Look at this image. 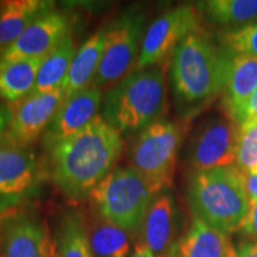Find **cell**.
I'll return each mask as SVG.
<instances>
[{
    "mask_svg": "<svg viewBox=\"0 0 257 257\" xmlns=\"http://www.w3.org/2000/svg\"><path fill=\"white\" fill-rule=\"evenodd\" d=\"M123 146L120 134L98 115L75 136L49 152L54 184L73 200L88 197L113 169Z\"/></svg>",
    "mask_w": 257,
    "mask_h": 257,
    "instance_id": "cell-1",
    "label": "cell"
},
{
    "mask_svg": "<svg viewBox=\"0 0 257 257\" xmlns=\"http://www.w3.org/2000/svg\"><path fill=\"white\" fill-rule=\"evenodd\" d=\"M233 56L201 29L181 41L170 60V82L180 113L198 114L223 93Z\"/></svg>",
    "mask_w": 257,
    "mask_h": 257,
    "instance_id": "cell-2",
    "label": "cell"
},
{
    "mask_svg": "<svg viewBox=\"0 0 257 257\" xmlns=\"http://www.w3.org/2000/svg\"><path fill=\"white\" fill-rule=\"evenodd\" d=\"M166 113L167 85L161 64L127 74L102 100V118L120 135L141 133Z\"/></svg>",
    "mask_w": 257,
    "mask_h": 257,
    "instance_id": "cell-3",
    "label": "cell"
},
{
    "mask_svg": "<svg viewBox=\"0 0 257 257\" xmlns=\"http://www.w3.org/2000/svg\"><path fill=\"white\" fill-rule=\"evenodd\" d=\"M187 199L195 217L225 234L239 231L249 208V197L236 167L194 172Z\"/></svg>",
    "mask_w": 257,
    "mask_h": 257,
    "instance_id": "cell-4",
    "label": "cell"
},
{
    "mask_svg": "<svg viewBox=\"0 0 257 257\" xmlns=\"http://www.w3.org/2000/svg\"><path fill=\"white\" fill-rule=\"evenodd\" d=\"M156 194L149 182L128 167L112 169L88 197L102 219L125 231H136Z\"/></svg>",
    "mask_w": 257,
    "mask_h": 257,
    "instance_id": "cell-5",
    "label": "cell"
},
{
    "mask_svg": "<svg viewBox=\"0 0 257 257\" xmlns=\"http://www.w3.org/2000/svg\"><path fill=\"white\" fill-rule=\"evenodd\" d=\"M182 137V127L178 123L162 119L138 133L128 147L131 167L156 193L172 187Z\"/></svg>",
    "mask_w": 257,
    "mask_h": 257,
    "instance_id": "cell-6",
    "label": "cell"
},
{
    "mask_svg": "<svg viewBox=\"0 0 257 257\" xmlns=\"http://www.w3.org/2000/svg\"><path fill=\"white\" fill-rule=\"evenodd\" d=\"M48 172L30 147L0 142V217L37 197Z\"/></svg>",
    "mask_w": 257,
    "mask_h": 257,
    "instance_id": "cell-7",
    "label": "cell"
},
{
    "mask_svg": "<svg viewBox=\"0 0 257 257\" xmlns=\"http://www.w3.org/2000/svg\"><path fill=\"white\" fill-rule=\"evenodd\" d=\"M146 15L130 8L107 28L105 48L93 86L99 89L125 78L134 63H137L146 29Z\"/></svg>",
    "mask_w": 257,
    "mask_h": 257,
    "instance_id": "cell-8",
    "label": "cell"
},
{
    "mask_svg": "<svg viewBox=\"0 0 257 257\" xmlns=\"http://www.w3.org/2000/svg\"><path fill=\"white\" fill-rule=\"evenodd\" d=\"M238 125L229 117L202 121L187 147V162L194 172L227 168L236 163Z\"/></svg>",
    "mask_w": 257,
    "mask_h": 257,
    "instance_id": "cell-9",
    "label": "cell"
},
{
    "mask_svg": "<svg viewBox=\"0 0 257 257\" xmlns=\"http://www.w3.org/2000/svg\"><path fill=\"white\" fill-rule=\"evenodd\" d=\"M198 29L199 15L194 6L182 5L160 16L144 34L135 70L160 66L186 36Z\"/></svg>",
    "mask_w": 257,
    "mask_h": 257,
    "instance_id": "cell-10",
    "label": "cell"
},
{
    "mask_svg": "<svg viewBox=\"0 0 257 257\" xmlns=\"http://www.w3.org/2000/svg\"><path fill=\"white\" fill-rule=\"evenodd\" d=\"M3 257H53L49 233L34 212L18 208L0 217Z\"/></svg>",
    "mask_w": 257,
    "mask_h": 257,
    "instance_id": "cell-11",
    "label": "cell"
},
{
    "mask_svg": "<svg viewBox=\"0 0 257 257\" xmlns=\"http://www.w3.org/2000/svg\"><path fill=\"white\" fill-rule=\"evenodd\" d=\"M64 98V89L60 87L46 93H32L15 104L4 140L17 146L30 147L46 133Z\"/></svg>",
    "mask_w": 257,
    "mask_h": 257,
    "instance_id": "cell-12",
    "label": "cell"
},
{
    "mask_svg": "<svg viewBox=\"0 0 257 257\" xmlns=\"http://www.w3.org/2000/svg\"><path fill=\"white\" fill-rule=\"evenodd\" d=\"M101 89L88 86L64 98L53 120L42 138V146L48 153L57 144L69 140L98 117L101 104Z\"/></svg>",
    "mask_w": 257,
    "mask_h": 257,
    "instance_id": "cell-13",
    "label": "cell"
},
{
    "mask_svg": "<svg viewBox=\"0 0 257 257\" xmlns=\"http://www.w3.org/2000/svg\"><path fill=\"white\" fill-rule=\"evenodd\" d=\"M72 24L69 15L51 10L37 18L0 60L44 59L72 34Z\"/></svg>",
    "mask_w": 257,
    "mask_h": 257,
    "instance_id": "cell-14",
    "label": "cell"
},
{
    "mask_svg": "<svg viewBox=\"0 0 257 257\" xmlns=\"http://www.w3.org/2000/svg\"><path fill=\"white\" fill-rule=\"evenodd\" d=\"M179 210L173 194L168 191L157 193L148 208L141 226L142 245L155 257H169L176 242Z\"/></svg>",
    "mask_w": 257,
    "mask_h": 257,
    "instance_id": "cell-15",
    "label": "cell"
},
{
    "mask_svg": "<svg viewBox=\"0 0 257 257\" xmlns=\"http://www.w3.org/2000/svg\"><path fill=\"white\" fill-rule=\"evenodd\" d=\"M169 257H237V249L229 234L194 217L189 229L174 243Z\"/></svg>",
    "mask_w": 257,
    "mask_h": 257,
    "instance_id": "cell-16",
    "label": "cell"
},
{
    "mask_svg": "<svg viewBox=\"0 0 257 257\" xmlns=\"http://www.w3.org/2000/svg\"><path fill=\"white\" fill-rule=\"evenodd\" d=\"M257 88V57L234 55L223 91L226 117L238 125L244 106Z\"/></svg>",
    "mask_w": 257,
    "mask_h": 257,
    "instance_id": "cell-17",
    "label": "cell"
},
{
    "mask_svg": "<svg viewBox=\"0 0 257 257\" xmlns=\"http://www.w3.org/2000/svg\"><path fill=\"white\" fill-rule=\"evenodd\" d=\"M48 0H6L0 3V56L42 15L54 10Z\"/></svg>",
    "mask_w": 257,
    "mask_h": 257,
    "instance_id": "cell-18",
    "label": "cell"
},
{
    "mask_svg": "<svg viewBox=\"0 0 257 257\" xmlns=\"http://www.w3.org/2000/svg\"><path fill=\"white\" fill-rule=\"evenodd\" d=\"M106 35L107 28L99 29L76 51L62 85L66 98L88 87V83L93 82L104 53Z\"/></svg>",
    "mask_w": 257,
    "mask_h": 257,
    "instance_id": "cell-19",
    "label": "cell"
},
{
    "mask_svg": "<svg viewBox=\"0 0 257 257\" xmlns=\"http://www.w3.org/2000/svg\"><path fill=\"white\" fill-rule=\"evenodd\" d=\"M43 60H0V98L15 105L32 94Z\"/></svg>",
    "mask_w": 257,
    "mask_h": 257,
    "instance_id": "cell-20",
    "label": "cell"
},
{
    "mask_svg": "<svg viewBox=\"0 0 257 257\" xmlns=\"http://www.w3.org/2000/svg\"><path fill=\"white\" fill-rule=\"evenodd\" d=\"M197 9L211 23L230 30L255 23L257 0H208L198 3Z\"/></svg>",
    "mask_w": 257,
    "mask_h": 257,
    "instance_id": "cell-21",
    "label": "cell"
},
{
    "mask_svg": "<svg viewBox=\"0 0 257 257\" xmlns=\"http://www.w3.org/2000/svg\"><path fill=\"white\" fill-rule=\"evenodd\" d=\"M75 54V44L70 34L44 57L32 93H46L62 87Z\"/></svg>",
    "mask_w": 257,
    "mask_h": 257,
    "instance_id": "cell-22",
    "label": "cell"
},
{
    "mask_svg": "<svg viewBox=\"0 0 257 257\" xmlns=\"http://www.w3.org/2000/svg\"><path fill=\"white\" fill-rule=\"evenodd\" d=\"M56 244L61 257H94L87 227L81 214L75 211L66 212L61 218Z\"/></svg>",
    "mask_w": 257,
    "mask_h": 257,
    "instance_id": "cell-23",
    "label": "cell"
},
{
    "mask_svg": "<svg viewBox=\"0 0 257 257\" xmlns=\"http://www.w3.org/2000/svg\"><path fill=\"white\" fill-rule=\"evenodd\" d=\"M126 232L101 218L88 234L93 255L94 257H127L131 244Z\"/></svg>",
    "mask_w": 257,
    "mask_h": 257,
    "instance_id": "cell-24",
    "label": "cell"
},
{
    "mask_svg": "<svg viewBox=\"0 0 257 257\" xmlns=\"http://www.w3.org/2000/svg\"><path fill=\"white\" fill-rule=\"evenodd\" d=\"M234 165L240 173H252L257 168V119L239 125Z\"/></svg>",
    "mask_w": 257,
    "mask_h": 257,
    "instance_id": "cell-25",
    "label": "cell"
},
{
    "mask_svg": "<svg viewBox=\"0 0 257 257\" xmlns=\"http://www.w3.org/2000/svg\"><path fill=\"white\" fill-rule=\"evenodd\" d=\"M220 44L234 55L257 57V22L236 30L225 31L220 37Z\"/></svg>",
    "mask_w": 257,
    "mask_h": 257,
    "instance_id": "cell-26",
    "label": "cell"
},
{
    "mask_svg": "<svg viewBox=\"0 0 257 257\" xmlns=\"http://www.w3.org/2000/svg\"><path fill=\"white\" fill-rule=\"evenodd\" d=\"M248 242L257 243V199L249 198V208L240 227Z\"/></svg>",
    "mask_w": 257,
    "mask_h": 257,
    "instance_id": "cell-27",
    "label": "cell"
},
{
    "mask_svg": "<svg viewBox=\"0 0 257 257\" xmlns=\"http://www.w3.org/2000/svg\"><path fill=\"white\" fill-rule=\"evenodd\" d=\"M257 119V88L253 92V94L250 96V99L246 102V105L244 106L242 114H240V119L238 123V126L240 124H243L244 121L249 120H255Z\"/></svg>",
    "mask_w": 257,
    "mask_h": 257,
    "instance_id": "cell-28",
    "label": "cell"
},
{
    "mask_svg": "<svg viewBox=\"0 0 257 257\" xmlns=\"http://www.w3.org/2000/svg\"><path fill=\"white\" fill-rule=\"evenodd\" d=\"M242 178L248 197L257 199V175L251 173H242Z\"/></svg>",
    "mask_w": 257,
    "mask_h": 257,
    "instance_id": "cell-29",
    "label": "cell"
},
{
    "mask_svg": "<svg viewBox=\"0 0 257 257\" xmlns=\"http://www.w3.org/2000/svg\"><path fill=\"white\" fill-rule=\"evenodd\" d=\"M10 121H11V111L0 105V142L4 140L5 135L8 133Z\"/></svg>",
    "mask_w": 257,
    "mask_h": 257,
    "instance_id": "cell-30",
    "label": "cell"
},
{
    "mask_svg": "<svg viewBox=\"0 0 257 257\" xmlns=\"http://www.w3.org/2000/svg\"><path fill=\"white\" fill-rule=\"evenodd\" d=\"M237 257H257V243L244 242L237 248Z\"/></svg>",
    "mask_w": 257,
    "mask_h": 257,
    "instance_id": "cell-31",
    "label": "cell"
},
{
    "mask_svg": "<svg viewBox=\"0 0 257 257\" xmlns=\"http://www.w3.org/2000/svg\"><path fill=\"white\" fill-rule=\"evenodd\" d=\"M131 257H155V256L153 255V252L150 251L149 249L146 248V246L142 245V244H140V245L136 246L135 252L133 253V256Z\"/></svg>",
    "mask_w": 257,
    "mask_h": 257,
    "instance_id": "cell-32",
    "label": "cell"
},
{
    "mask_svg": "<svg viewBox=\"0 0 257 257\" xmlns=\"http://www.w3.org/2000/svg\"><path fill=\"white\" fill-rule=\"evenodd\" d=\"M251 174H256V175H257V168H256L255 170H253V172L251 173Z\"/></svg>",
    "mask_w": 257,
    "mask_h": 257,
    "instance_id": "cell-33",
    "label": "cell"
}]
</instances>
